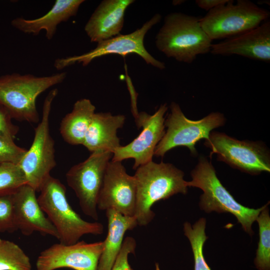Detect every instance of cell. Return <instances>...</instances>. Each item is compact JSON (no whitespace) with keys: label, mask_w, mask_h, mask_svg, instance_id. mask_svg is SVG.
I'll return each instance as SVG.
<instances>
[{"label":"cell","mask_w":270,"mask_h":270,"mask_svg":"<svg viewBox=\"0 0 270 270\" xmlns=\"http://www.w3.org/2000/svg\"><path fill=\"white\" fill-rule=\"evenodd\" d=\"M134 0H104L96 8L84 26L92 42H99L120 34L124 13Z\"/></svg>","instance_id":"obj_17"},{"label":"cell","mask_w":270,"mask_h":270,"mask_svg":"<svg viewBox=\"0 0 270 270\" xmlns=\"http://www.w3.org/2000/svg\"><path fill=\"white\" fill-rule=\"evenodd\" d=\"M66 76L62 72L45 76L18 73L0 76V105L12 118L30 123L39 122L36 100L52 86L63 82Z\"/></svg>","instance_id":"obj_4"},{"label":"cell","mask_w":270,"mask_h":270,"mask_svg":"<svg viewBox=\"0 0 270 270\" xmlns=\"http://www.w3.org/2000/svg\"><path fill=\"white\" fill-rule=\"evenodd\" d=\"M26 184V177L18 164L0 163V196L12 194Z\"/></svg>","instance_id":"obj_25"},{"label":"cell","mask_w":270,"mask_h":270,"mask_svg":"<svg viewBox=\"0 0 270 270\" xmlns=\"http://www.w3.org/2000/svg\"><path fill=\"white\" fill-rule=\"evenodd\" d=\"M162 16L160 14H154L142 26L126 34H118L110 38L98 43L96 48L86 53L64 58L56 59L54 68L60 70L76 63H81L83 66H88L93 60L108 54H119L124 57L134 54L140 56L146 64L160 70L165 68L164 62L153 57L146 49L144 38L147 32L159 22Z\"/></svg>","instance_id":"obj_10"},{"label":"cell","mask_w":270,"mask_h":270,"mask_svg":"<svg viewBox=\"0 0 270 270\" xmlns=\"http://www.w3.org/2000/svg\"><path fill=\"white\" fill-rule=\"evenodd\" d=\"M0 270H32V264L18 245L0 238Z\"/></svg>","instance_id":"obj_24"},{"label":"cell","mask_w":270,"mask_h":270,"mask_svg":"<svg viewBox=\"0 0 270 270\" xmlns=\"http://www.w3.org/2000/svg\"><path fill=\"white\" fill-rule=\"evenodd\" d=\"M204 145L217 159L252 175L270 172V154L263 142L240 140L223 132H212Z\"/></svg>","instance_id":"obj_9"},{"label":"cell","mask_w":270,"mask_h":270,"mask_svg":"<svg viewBox=\"0 0 270 270\" xmlns=\"http://www.w3.org/2000/svg\"><path fill=\"white\" fill-rule=\"evenodd\" d=\"M122 162H108L97 203L100 210L112 209L128 216H134L136 204V182L126 172Z\"/></svg>","instance_id":"obj_14"},{"label":"cell","mask_w":270,"mask_h":270,"mask_svg":"<svg viewBox=\"0 0 270 270\" xmlns=\"http://www.w3.org/2000/svg\"><path fill=\"white\" fill-rule=\"evenodd\" d=\"M12 119L6 110L0 105V137L14 140L19 128L12 123Z\"/></svg>","instance_id":"obj_29"},{"label":"cell","mask_w":270,"mask_h":270,"mask_svg":"<svg viewBox=\"0 0 270 270\" xmlns=\"http://www.w3.org/2000/svg\"><path fill=\"white\" fill-rule=\"evenodd\" d=\"M103 242L87 243L83 240L72 244H55L41 252L36 270H98Z\"/></svg>","instance_id":"obj_13"},{"label":"cell","mask_w":270,"mask_h":270,"mask_svg":"<svg viewBox=\"0 0 270 270\" xmlns=\"http://www.w3.org/2000/svg\"><path fill=\"white\" fill-rule=\"evenodd\" d=\"M192 180L188 182V187L201 189L200 206L206 212H229L236 216L244 230L252 235V226L265 206L254 209L242 205L222 186L218 178L210 160L200 156L198 162L191 172Z\"/></svg>","instance_id":"obj_5"},{"label":"cell","mask_w":270,"mask_h":270,"mask_svg":"<svg viewBox=\"0 0 270 270\" xmlns=\"http://www.w3.org/2000/svg\"><path fill=\"white\" fill-rule=\"evenodd\" d=\"M26 150L17 146L14 140L0 137V163L18 164Z\"/></svg>","instance_id":"obj_27"},{"label":"cell","mask_w":270,"mask_h":270,"mask_svg":"<svg viewBox=\"0 0 270 270\" xmlns=\"http://www.w3.org/2000/svg\"><path fill=\"white\" fill-rule=\"evenodd\" d=\"M106 211L108 232L103 242L98 270H111L122 248L126 232L135 228L138 224L134 216H128L112 209Z\"/></svg>","instance_id":"obj_20"},{"label":"cell","mask_w":270,"mask_h":270,"mask_svg":"<svg viewBox=\"0 0 270 270\" xmlns=\"http://www.w3.org/2000/svg\"><path fill=\"white\" fill-rule=\"evenodd\" d=\"M230 0H196L197 6L208 12L218 7L219 6L226 4Z\"/></svg>","instance_id":"obj_30"},{"label":"cell","mask_w":270,"mask_h":270,"mask_svg":"<svg viewBox=\"0 0 270 270\" xmlns=\"http://www.w3.org/2000/svg\"><path fill=\"white\" fill-rule=\"evenodd\" d=\"M206 220L200 218L192 226L186 222L184 224V235L190 242L194 258V270H211L203 254V247L208 237L205 228Z\"/></svg>","instance_id":"obj_22"},{"label":"cell","mask_w":270,"mask_h":270,"mask_svg":"<svg viewBox=\"0 0 270 270\" xmlns=\"http://www.w3.org/2000/svg\"><path fill=\"white\" fill-rule=\"evenodd\" d=\"M200 17L182 12L166 15L156 36L158 49L168 58L192 63L200 54L210 51L212 40L202 28Z\"/></svg>","instance_id":"obj_2"},{"label":"cell","mask_w":270,"mask_h":270,"mask_svg":"<svg viewBox=\"0 0 270 270\" xmlns=\"http://www.w3.org/2000/svg\"><path fill=\"white\" fill-rule=\"evenodd\" d=\"M136 245V240L133 238H126L111 270H132L128 258L129 254H134Z\"/></svg>","instance_id":"obj_28"},{"label":"cell","mask_w":270,"mask_h":270,"mask_svg":"<svg viewBox=\"0 0 270 270\" xmlns=\"http://www.w3.org/2000/svg\"><path fill=\"white\" fill-rule=\"evenodd\" d=\"M14 214L12 194L0 196V232L17 230Z\"/></svg>","instance_id":"obj_26"},{"label":"cell","mask_w":270,"mask_h":270,"mask_svg":"<svg viewBox=\"0 0 270 270\" xmlns=\"http://www.w3.org/2000/svg\"><path fill=\"white\" fill-rule=\"evenodd\" d=\"M125 120L122 114L95 112L82 145L91 153L98 151H110L112 153L120 146L117 131L123 126Z\"/></svg>","instance_id":"obj_19"},{"label":"cell","mask_w":270,"mask_h":270,"mask_svg":"<svg viewBox=\"0 0 270 270\" xmlns=\"http://www.w3.org/2000/svg\"><path fill=\"white\" fill-rule=\"evenodd\" d=\"M95 110V106L88 98L80 99L74 103L71 112L62 118L60 124V133L66 142L82 145Z\"/></svg>","instance_id":"obj_21"},{"label":"cell","mask_w":270,"mask_h":270,"mask_svg":"<svg viewBox=\"0 0 270 270\" xmlns=\"http://www.w3.org/2000/svg\"><path fill=\"white\" fill-rule=\"evenodd\" d=\"M210 52L214 55H238L270 62V21L216 44H212Z\"/></svg>","instance_id":"obj_16"},{"label":"cell","mask_w":270,"mask_h":270,"mask_svg":"<svg viewBox=\"0 0 270 270\" xmlns=\"http://www.w3.org/2000/svg\"><path fill=\"white\" fill-rule=\"evenodd\" d=\"M83 0H56L52 8L43 16L34 19L18 17L13 19L11 24L18 30L26 34L38 35L44 30L48 40L54 36L58 25L68 20L77 14Z\"/></svg>","instance_id":"obj_18"},{"label":"cell","mask_w":270,"mask_h":270,"mask_svg":"<svg viewBox=\"0 0 270 270\" xmlns=\"http://www.w3.org/2000/svg\"><path fill=\"white\" fill-rule=\"evenodd\" d=\"M268 206L266 204L256 220L260 239L254 262L258 270H270V216Z\"/></svg>","instance_id":"obj_23"},{"label":"cell","mask_w":270,"mask_h":270,"mask_svg":"<svg viewBox=\"0 0 270 270\" xmlns=\"http://www.w3.org/2000/svg\"><path fill=\"white\" fill-rule=\"evenodd\" d=\"M270 12L248 0H230L200 18V25L212 41L226 39L257 27L267 20Z\"/></svg>","instance_id":"obj_7"},{"label":"cell","mask_w":270,"mask_h":270,"mask_svg":"<svg viewBox=\"0 0 270 270\" xmlns=\"http://www.w3.org/2000/svg\"><path fill=\"white\" fill-rule=\"evenodd\" d=\"M112 156L110 151L92 152L86 160L70 168L66 174L68 184L75 192L82 212L95 220H98V195Z\"/></svg>","instance_id":"obj_11"},{"label":"cell","mask_w":270,"mask_h":270,"mask_svg":"<svg viewBox=\"0 0 270 270\" xmlns=\"http://www.w3.org/2000/svg\"><path fill=\"white\" fill-rule=\"evenodd\" d=\"M136 204L134 216L138 224L146 226L154 217L151 210L156 202L177 194H186L188 182L184 173L170 163H156L152 160L136 169Z\"/></svg>","instance_id":"obj_1"},{"label":"cell","mask_w":270,"mask_h":270,"mask_svg":"<svg viewBox=\"0 0 270 270\" xmlns=\"http://www.w3.org/2000/svg\"><path fill=\"white\" fill-rule=\"evenodd\" d=\"M58 92L56 88L52 89L46 96L42 118L34 129L31 146L18 164L24 174L27 184L36 192L40 191L56 166L55 143L50 134L49 120L52 104Z\"/></svg>","instance_id":"obj_8"},{"label":"cell","mask_w":270,"mask_h":270,"mask_svg":"<svg viewBox=\"0 0 270 270\" xmlns=\"http://www.w3.org/2000/svg\"><path fill=\"white\" fill-rule=\"evenodd\" d=\"M36 192L32 188L26 184L12 194L14 219L16 228L26 236L38 232L58 240V232L45 216Z\"/></svg>","instance_id":"obj_15"},{"label":"cell","mask_w":270,"mask_h":270,"mask_svg":"<svg viewBox=\"0 0 270 270\" xmlns=\"http://www.w3.org/2000/svg\"><path fill=\"white\" fill-rule=\"evenodd\" d=\"M168 110L166 104H164L153 114L138 112L135 121L138 128H142V130L128 144L115 149L111 160L122 162L132 158L134 170L152 160L156 148L165 133L164 115Z\"/></svg>","instance_id":"obj_12"},{"label":"cell","mask_w":270,"mask_h":270,"mask_svg":"<svg viewBox=\"0 0 270 270\" xmlns=\"http://www.w3.org/2000/svg\"><path fill=\"white\" fill-rule=\"evenodd\" d=\"M39 192L38 203L56 230L60 243L74 244L85 234L103 233L102 223L86 221L72 209L66 198V187L58 179L50 176Z\"/></svg>","instance_id":"obj_3"},{"label":"cell","mask_w":270,"mask_h":270,"mask_svg":"<svg viewBox=\"0 0 270 270\" xmlns=\"http://www.w3.org/2000/svg\"><path fill=\"white\" fill-rule=\"evenodd\" d=\"M170 112L164 121L165 133L156 146L154 156H164L170 150L178 146L188 148L192 156L198 152L196 144L200 140H208L212 131L224 125L226 119L220 112H212L198 120L188 118L180 106L172 102Z\"/></svg>","instance_id":"obj_6"}]
</instances>
